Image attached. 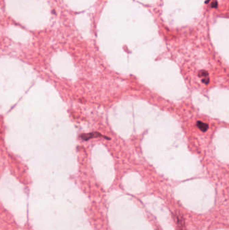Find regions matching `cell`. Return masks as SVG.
I'll return each mask as SVG.
<instances>
[{"mask_svg":"<svg viewBox=\"0 0 229 230\" xmlns=\"http://www.w3.org/2000/svg\"><path fill=\"white\" fill-rule=\"evenodd\" d=\"M199 76L200 77H202V82H204L206 84L208 83L209 79H208V74L207 72H205V71H202V72H200Z\"/></svg>","mask_w":229,"mask_h":230,"instance_id":"obj_1","label":"cell"},{"mask_svg":"<svg viewBox=\"0 0 229 230\" xmlns=\"http://www.w3.org/2000/svg\"><path fill=\"white\" fill-rule=\"evenodd\" d=\"M197 126H198V127L203 132H206L208 129V125L207 124V123L203 122L202 121H198Z\"/></svg>","mask_w":229,"mask_h":230,"instance_id":"obj_2","label":"cell"}]
</instances>
